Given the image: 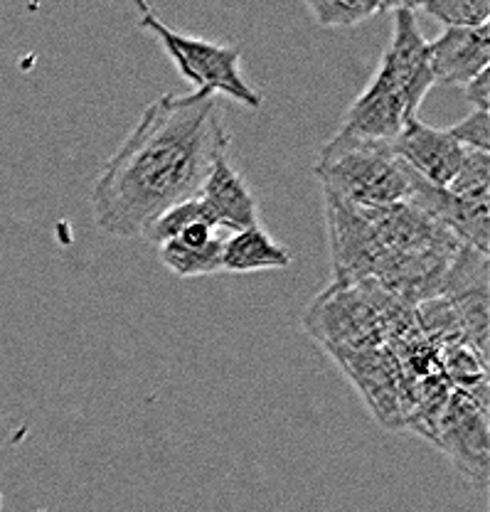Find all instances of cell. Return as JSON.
<instances>
[{"label":"cell","mask_w":490,"mask_h":512,"mask_svg":"<svg viewBox=\"0 0 490 512\" xmlns=\"http://www.w3.org/2000/svg\"><path fill=\"white\" fill-rule=\"evenodd\" d=\"M229 143L217 94H163L151 101L94 180L99 229L119 239L143 237L158 215L200 195Z\"/></svg>","instance_id":"1"},{"label":"cell","mask_w":490,"mask_h":512,"mask_svg":"<svg viewBox=\"0 0 490 512\" xmlns=\"http://www.w3.org/2000/svg\"><path fill=\"white\" fill-rule=\"evenodd\" d=\"M313 173L326 195L362 210L402 205L412 195L414 173L387 141L335 133L318 153Z\"/></svg>","instance_id":"2"},{"label":"cell","mask_w":490,"mask_h":512,"mask_svg":"<svg viewBox=\"0 0 490 512\" xmlns=\"http://www.w3.org/2000/svg\"><path fill=\"white\" fill-rule=\"evenodd\" d=\"M138 5V28L153 32L161 42L165 55L175 64L180 77L193 84V92L225 94L247 109H259L264 96L244 79L242 74V52L232 45H217V42L202 40V37L183 35L163 23L156 10L146 3Z\"/></svg>","instance_id":"3"},{"label":"cell","mask_w":490,"mask_h":512,"mask_svg":"<svg viewBox=\"0 0 490 512\" xmlns=\"http://www.w3.org/2000/svg\"><path fill=\"white\" fill-rule=\"evenodd\" d=\"M306 328L333 352L372 350L385 333V316L358 284H333L311 303Z\"/></svg>","instance_id":"4"},{"label":"cell","mask_w":490,"mask_h":512,"mask_svg":"<svg viewBox=\"0 0 490 512\" xmlns=\"http://www.w3.org/2000/svg\"><path fill=\"white\" fill-rule=\"evenodd\" d=\"M417 114L419 109H414L402 84L394 79L390 69L380 64L365 92L350 104L338 133L392 143L404 131V126L417 119Z\"/></svg>","instance_id":"5"},{"label":"cell","mask_w":490,"mask_h":512,"mask_svg":"<svg viewBox=\"0 0 490 512\" xmlns=\"http://www.w3.org/2000/svg\"><path fill=\"white\" fill-rule=\"evenodd\" d=\"M434 441L478 490L488 485V419L463 392L451 394L436 421Z\"/></svg>","instance_id":"6"},{"label":"cell","mask_w":490,"mask_h":512,"mask_svg":"<svg viewBox=\"0 0 490 512\" xmlns=\"http://www.w3.org/2000/svg\"><path fill=\"white\" fill-rule=\"evenodd\" d=\"M407 202L417 207L419 212H424L439 227H444L456 242L466 244V247L476 249L481 254H488V205L461 200V197L451 195L444 188L429 185L419 175H414L412 195H409Z\"/></svg>","instance_id":"7"},{"label":"cell","mask_w":490,"mask_h":512,"mask_svg":"<svg viewBox=\"0 0 490 512\" xmlns=\"http://www.w3.org/2000/svg\"><path fill=\"white\" fill-rule=\"evenodd\" d=\"M394 153L409 170L436 188H446L461 165L466 148L449 136L446 128H431L414 119L392 141Z\"/></svg>","instance_id":"8"},{"label":"cell","mask_w":490,"mask_h":512,"mask_svg":"<svg viewBox=\"0 0 490 512\" xmlns=\"http://www.w3.org/2000/svg\"><path fill=\"white\" fill-rule=\"evenodd\" d=\"M490 62V23L471 30L444 28L429 42V67L434 84L466 87L471 79L486 72Z\"/></svg>","instance_id":"9"},{"label":"cell","mask_w":490,"mask_h":512,"mask_svg":"<svg viewBox=\"0 0 490 512\" xmlns=\"http://www.w3.org/2000/svg\"><path fill=\"white\" fill-rule=\"evenodd\" d=\"M197 197L207 207L220 232L234 234L259 224L257 197L247 180L242 178V173L234 170L227 158L217 160Z\"/></svg>","instance_id":"10"},{"label":"cell","mask_w":490,"mask_h":512,"mask_svg":"<svg viewBox=\"0 0 490 512\" xmlns=\"http://www.w3.org/2000/svg\"><path fill=\"white\" fill-rule=\"evenodd\" d=\"M227 234L210 224H193L178 237L158 247L163 266L173 271L178 279L193 276L222 274V252H225Z\"/></svg>","instance_id":"11"},{"label":"cell","mask_w":490,"mask_h":512,"mask_svg":"<svg viewBox=\"0 0 490 512\" xmlns=\"http://www.w3.org/2000/svg\"><path fill=\"white\" fill-rule=\"evenodd\" d=\"M294 256L284 244L276 242L262 224L227 234L225 252H222V269L229 274H254V271L289 269Z\"/></svg>","instance_id":"12"},{"label":"cell","mask_w":490,"mask_h":512,"mask_svg":"<svg viewBox=\"0 0 490 512\" xmlns=\"http://www.w3.org/2000/svg\"><path fill=\"white\" fill-rule=\"evenodd\" d=\"M392 3L375 0H306V10L321 28H355L372 15L387 13Z\"/></svg>","instance_id":"13"},{"label":"cell","mask_w":490,"mask_h":512,"mask_svg":"<svg viewBox=\"0 0 490 512\" xmlns=\"http://www.w3.org/2000/svg\"><path fill=\"white\" fill-rule=\"evenodd\" d=\"M193 224H210V227H215V222H212L210 212H207V207L202 205L200 197L180 202V205L170 207V210H165L163 215H158L156 220L146 227L143 239L158 249L161 244L178 237L180 232H185L188 227H193Z\"/></svg>","instance_id":"14"},{"label":"cell","mask_w":490,"mask_h":512,"mask_svg":"<svg viewBox=\"0 0 490 512\" xmlns=\"http://www.w3.org/2000/svg\"><path fill=\"white\" fill-rule=\"evenodd\" d=\"M451 195L461 197L466 202H478V205H488L490 197V153L471 151L466 148L461 165H458L456 175L451 183L444 188Z\"/></svg>","instance_id":"15"},{"label":"cell","mask_w":490,"mask_h":512,"mask_svg":"<svg viewBox=\"0 0 490 512\" xmlns=\"http://www.w3.org/2000/svg\"><path fill=\"white\" fill-rule=\"evenodd\" d=\"M417 13L431 15L444 28L471 30L488 25L490 0H431V3H417Z\"/></svg>","instance_id":"16"},{"label":"cell","mask_w":490,"mask_h":512,"mask_svg":"<svg viewBox=\"0 0 490 512\" xmlns=\"http://www.w3.org/2000/svg\"><path fill=\"white\" fill-rule=\"evenodd\" d=\"M449 136L454 141L461 143L463 148H471V151L490 153V116L488 111H473L468 116H463L461 121L454 126L446 128Z\"/></svg>","instance_id":"17"},{"label":"cell","mask_w":490,"mask_h":512,"mask_svg":"<svg viewBox=\"0 0 490 512\" xmlns=\"http://www.w3.org/2000/svg\"><path fill=\"white\" fill-rule=\"evenodd\" d=\"M463 94H466V101L471 104L473 111H488L490 106V72L478 74L476 79H471V82L463 87Z\"/></svg>","instance_id":"18"},{"label":"cell","mask_w":490,"mask_h":512,"mask_svg":"<svg viewBox=\"0 0 490 512\" xmlns=\"http://www.w3.org/2000/svg\"><path fill=\"white\" fill-rule=\"evenodd\" d=\"M0 508H3V493H0Z\"/></svg>","instance_id":"19"},{"label":"cell","mask_w":490,"mask_h":512,"mask_svg":"<svg viewBox=\"0 0 490 512\" xmlns=\"http://www.w3.org/2000/svg\"><path fill=\"white\" fill-rule=\"evenodd\" d=\"M37 512H50V510H37Z\"/></svg>","instance_id":"20"}]
</instances>
